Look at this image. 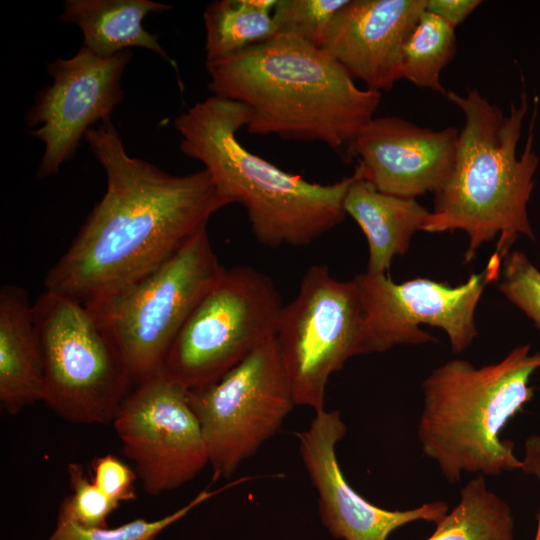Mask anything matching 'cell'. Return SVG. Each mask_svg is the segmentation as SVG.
<instances>
[{"label":"cell","mask_w":540,"mask_h":540,"mask_svg":"<svg viewBox=\"0 0 540 540\" xmlns=\"http://www.w3.org/2000/svg\"><path fill=\"white\" fill-rule=\"evenodd\" d=\"M84 138L106 190L44 285L92 309L159 267L230 204L204 168L176 176L128 155L111 120Z\"/></svg>","instance_id":"1"},{"label":"cell","mask_w":540,"mask_h":540,"mask_svg":"<svg viewBox=\"0 0 540 540\" xmlns=\"http://www.w3.org/2000/svg\"><path fill=\"white\" fill-rule=\"evenodd\" d=\"M206 68L214 96L248 108L250 134L321 142L340 154L381 100L323 49L280 33Z\"/></svg>","instance_id":"2"},{"label":"cell","mask_w":540,"mask_h":540,"mask_svg":"<svg viewBox=\"0 0 540 540\" xmlns=\"http://www.w3.org/2000/svg\"><path fill=\"white\" fill-rule=\"evenodd\" d=\"M446 97L461 110L465 121L452 172L435 193L434 209L422 230L465 231L469 238L466 262L484 242L499 235L495 253L504 259L519 235L534 239L527 205L539 164L533 150L538 101L535 99L525 147L518 155L528 110L524 90L520 104L511 103L508 114L475 89L463 96L447 91Z\"/></svg>","instance_id":"3"},{"label":"cell","mask_w":540,"mask_h":540,"mask_svg":"<svg viewBox=\"0 0 540 540\" xmlns=\"http://www.w3.org/2000/svg\"><path fill=\"white\" fill-rule=\"evenodd\" d=\"M248 121L242 103L212 95L181 113L174 128L181 152L204 165L229 204L245 208L256 239L272 248L304 246L343 222L355 173L320 184L284 171L241 144L237 134Z\"/></svg>","instance_id":"4"},{"label":"cell","mask_w":540,"mask_h":540,"mask_svg":"<svg viewBox=\"0 0 540 540\" xmlns=\"http://www.w3.org/2000/svg\"><path fill=\"white\" fill-rule=\"evenodd\" d=\"M540 369V352L517 346L501 361L476 368L454 359L423 381L418 439L450 483L462 473L496 476L521 470L514 443L501 438L506 424L532 400L529 385Z\"/></svg>","instance_id":"5"},{"label":"cell","mask_w":540,"mask_h":540,"mask_svg":"<svg viewBox=\"0 0 540 540\" xmlns=\"http://www.w3.org/2000/svg\"><path fill=\"white\" fill-rule=\"evenodd\" d=\"M45 368L43 402L76 424L113 421L132 378L108 330L80 302L45 290L33 302Z\"/></svg>","instance_id":"6"},{"label":"cell","mask_w":540,"mask_h":540,"mask_svg":"<svg viewBox=\"0 0 540 540\" xmlns=\"http://www.w3.org/2000/svg\"><path fill=\"white\" fill-rule=\"evenodd\" d=\"M224 270L205 227L159 267L88 308L117 344L133 386L161 372L180 329Z\"/></svg>","instance_id":"7"},{"label":"cell","mask_w":540,"mask_h":540,"mask_svg":"<svg viewBox=\"0 0 540 540\" xmlns=\"http://www.w3.org/2000/svg\"><path fill=\"white\" fill-rule=\"evenodd\" d=\"M282 307L266 274L225 268L180 329L161 373L188 391L215 383L275 336Z\"/></svg>","instance_id":"8"},{"label":"cell","mask_w":540,"mask_h":540,"mask_svg":"<svg viewBox=\"0 0 540 540\" xmlns=\"http://www.w3.org/2000/svg\"><path fill=\"white\" fill-rule=\"evenodd\" d=\"M274 338L296 405L324 410L330 376L364 354L354 279L339 281L325 265L309 267L296 296L281 309Z\"/></svg>","instance_id":"9"},{"label":"cell","mask_w":540,"mask_h":540,"mask_svg":"<svg viewBox=\"0 0 540 540\" xmlns=\"http://www.w3.org/2000/svg\"><path fill=\"white\" fill-rule=\"evenodd\" d=\"M213 478H230L280 429L296 405L275 338L262 343L222 378L188 391Z\"/></svg>","instance_id":"10"},{"label":"cell","mask_w":540,"mask_h":540,"mask_svg":"<svg viewBox=\"0 0 540 540\" xmlns=\"http://www.w3.org/2000/svg\"><path fill=\"white\" fill-rule=\"evenodd\" d=\"M501 261L494 253L481 273L471 274L456 287L425 278L396 283L388 274L365 272L356 276L364 354L400 344L435 342L421 324L443 329L453 352L464 351L477 336L475 308L485 286L499 277Z\"/></svg>","instance_id":"11"},{"label":"cell","mask_w":540,"mask_h":540,"mask_svg":"<svg viewBox=\"0 0 540 540\" xmlns=\"http://www.w3.org/2000/svg\"><path fill=\"white\" fill-rule=\"evenodd\" d=\"M112 423L151 496L183 486L209 464L188 390L161 372L134 385Z\"/></svg>","instance_id":"12"},{"label":"cell","mask_w":540,"mask_h":540,"mask_svg":"<svg viewBox=\"0 0 540 540\" xmlns=\"http://www.w3.org/2000/svg\"><path fill=\"white\" fill-rule=\"evenodd\" d=\"M131 57L130 50L100 57L82 46L73 57L48 64L52 83L37 93L25 117L28 126H38L29 133L44 143L39 178L58 173L86 132L110 120L123 97L121 80Z\"/></svg>","instance_id":"13"},{"label":"cell","mask_w":540,"mask_h":540,"mask_svg":"<svg viewBox=\"0 0 540 540\" xmlns=\"http://www.w3.org/2000/svg\"><path fill=\"white\" fill-rule=\"evenodd\" d=\"M347 428L337 410L315 413L307 429L297 434L300 456L317 491L324 526L344 540H387L399 527L419 520L437 523L449 511L443 501L410 510H387L363 498L340 468L336 445Z\"/></svg>","instance_id":"14"},{"label":"cell","mask_w":540,"mask_h":540,"mask_svg":"<svg viewBox=\"0 0 540 540\" xmlns=\"http://www.w3.org/2000/svg\"><path fill=\"white\" fill-rule=\"evenodd\" d=\"M460 130H434L397 116L373 117L358 133L349 155L362 177L379 191L416 197L439 191L455 162Z\"/></svg>","instance_id":"15"},{"label":"cell","mask_w":540,"mask_h":540,"mask_svg":"<svg viewBox=\"0 0 540 540\" xmlns=\"http://www.w3.org/2000/svg\"><path fill=\"white\" fill-rule=\"evenodd\" d=\"M426 0H349L335 15L322 49L367 89L390 90L402 79L405 43Z\"/></svg>","instance_id":"16"},{"label":"cell","mask_w":540,"mask_h":540,"mask_svg":"<svg viewBox=\"0 0 540 540\" xmlns=\"http://www.w3.org/2000/svg\"><path fill=\"white\" fill-rule=\"evenodd\" d=\"M45 368L33 303L25 289L0 290V405L10 415L42 401Z\"/></svg>","instance_id":"17"},{"label":"cell","mask_w":540,"mask_h":540,"mask_svg":"<svg viewBox=\"0 0 540 540\" xmlns=\"http://www.w3.org/2000/svg\"><path fill=\"white\" fill-rule=\"evenodd\" d=\"M355 179L343 202L344 211L363 231L369 248L367 271L387 274L393 258L408 250L412 235L422 230L430 212L416 199L383 193L362 177Z\"/></svg>","instance_id":"18"},{"label":"cell","mask_w":540,"mask_h":540,"mask_svg":"<svg viewBox=\"0 0 540 540\" xmlns=\"http://www.w3.org/2000/svg\"><path fill=\"white\" fill-rule=\"evenodd\" d=\"M60 20L76 24L83 34V47L100 57H110L130 47L149 49L177 66L148 32L142 22L151 13L172 9L166 3L151 0H67Z\"/></svg>","instance_id":"19"},{"label":"cell","mask_w":540,"mask_h":540,"mask_svg":"<svg viewBox=\"0 0 540 540\" xmlns=\"http://www.w3.org/2000/svg\"><path fill=\"white\" fill-rule=\"evenodd\" d=\"M277 0H217L203 13L206 63L235 55L278 34L272 12Z\"/></svg>","instance_id":"20"},{"label":"cell","mask_w":540,"mask_h":540,"mask_svg":"<svg viewBox=\"0 0 540 540\" xmlns=\"http://www.w3.org/2000/svg\"><path fill=\"white\" fill-rule=\"evenodd\" d=\"M427 540H514L510 506L477 474L460 491L458 504L436 523Z\"/></svg>","instance_id":"21"},{"label":"cell","mask_w":540,"mask_h":540,"mask_svg":"<svg viewBox=\"0 0 540 540\" xmlns=\"http://www.w3.org/2000/svg\"><path fill=\"white\" fill-rule=\"evenodd\" d=\"M456 46L455 28L425 10L405 43L402 79L446 96L440 76L455 56Z\"/></svg>","instance_id":"22"},{"label":"cell","mask_w":540,"mask_h":540,"mask_svg":"<svg viewBox=\"0 0 540 540\" xmlns=\"http://www.w3.org/2000/svg\"><path fill=\"white\" fill-rule=\"evenodd\" d=\"M247 479L240 478L216 490H202L178 510L152 521L137 518L115 528H85L68 517L58 515L56 527L46 540H155L164 529L186 516L198 505Z\"/></svg>","instance_id":"23"},{"label":"cell","mask_w":540,"mask_h":540,"mask_svg":"<svg viewBox=\"0 0 540 540\" xmlns=\"http://www.w3.org/2000/svg\"><path fill=\"white\" fill-rule=\"evenodd\" d=\"M349 0H277L272 12L277 32L323 47L328 29Z\"/></svg>","instance_id":"24"},{"label":"cell","mask_w":540,"mask_h":540,"mask_svg":"<svg viewBox=\"0 0 540 540\" xmlns=\"http://www.w3.org/2000/svg\"><path fill=\"white\" fill-rule=\"evenodd\" d=\"M67 474L71 494L62 502L58 515L68 517L85 528L107 527V518L119 503L95 486L81 464H68Z\"/></svg>","instance_id":"25"},{"label":"cell","mask_w":540,"mask_h":540,"mask_svg":"<svg viewBox=\"0 0 540 540\" xmlns=\"http://www.w3.org/2000/svg\"><path fill=\"white\" fill-rule=\"evenodd\" d=\"M503 260L499 290L540 330V270L521 251L509 252Z\"/></svg>","instance_id":"26"},{"label":"cell","mask_w":540,"mask_h":540,"mask_svg":"<svg viewBox=\"0 0 540 540\" xmlns=\"http://www.w3.org/2000/svg\"><path fill=\"white\" fill-rule=\"evenodd\" d=\"M91 470L93 483L111 500L120 504L136 498L137 473L117 456L107 453L95 457Z\"/></svg>","instance_id":"27"},{"label":"cell","mask_w":540,"mask_h":540,"mask_svg":"<svg viewBox=\"0 0 540 540\" xmlns=\"http://www.w3.org/2000/svg\"><path fill=\"white\" fill-rule=\"evenodd\" d=\"M481 3L480 0H426L425 10L437 15L455 28Z\"/></svg>","instance_id":"28"},{"label":"cell","mask_w":540,"mask_h":540,"mask_svg":"<svg viewBox=\"0 0 540 540\" xmlns=\"http://www.w3.org/2000/svg\"><path fill=\"white\" fill-rule=\"evenodd\" d=\"M521 470L534 475L540 484V436L531 435L525 440L524 457ZM534 540H540V505L537 514V528Z\"/></svg>","instance_id":"29"}]
</instances>
